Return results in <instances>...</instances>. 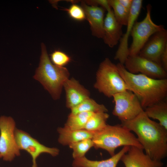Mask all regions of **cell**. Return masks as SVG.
<instances>
[{
  "label": "cell",
  "mask_w": 167,
  "mask_h": 167,
  "mask_svg": "<svg viewBox=\"0 0 167 167\" xmlns=\"http://www.w3.org/2000/svg\"><path fill=\"white\" fill-rule=\"evenodd\" d=\"M124 66L129 72L134 74L139 73L156 79H165L166 71L159 64L139 56H129Z\"/></svg>",
  "instance_id": "10"
},
{
  "label": "cell",
  "mask_w": 167,
  "mask_h": 167,
  "mask_svg": "<svg viewBox=\"0 0 167 167\" xmlns=\"http://www.w3.org/2000/svg\"><path fill=\"white\" fill-rule=\"evenodd\" d=\"M69 16L77 21H83L86 19L85 14L82 7L75 3L72 4L68 8H65Z\"/></svg>",
  "instance_id": "26"
},
{
  "label": "cell",
  "mask_w": 167,
  "mask_h": 167,
  "mask_svg": "<svg viewBox=\"0 0 167 167\" xmlns=\"http://www.w3.org/2000/svg\"><path fill=\"white\" fill-rule=\"evenodd\" d=\"M66 106L71 109L85 100L90 98L89 91L74 78L68 79L64 82Z\"/></svg>",
  "instance_id": "15"
},
{
  "label": "cell",
  "mask_w": 167,
  "mask_h": 167,
  "mask_svg": "<svg viewBox=\"0 0 167 167\" xmlns=\"http://www.w3.org/2000/svg\"><path fill=\"white\" fill-rule=\"evenodd\" d=\"M81 6L89 23L92 35L98 38H103L105 10L99 6L88 5L85 1L81 2Z\"/></svg>",
  "instance_id": "14"
},
{
  "label": "cell",
  "mask_w": 167,
  "mask_h": 167,
  "mask_svg": "<svg viewBox=\"0 0 167 167\" xmlns=\"http://www.w3.org/2000/svg\"><path fill=\"white\" fill-rule=\"evenodd\" d=\"M41 48L39 66L33 78L40 82L54 99L57 100L60 97L63 84L69 79L70 73L66 68L56 66L52 63L43 43Z\"/></svg>",
  "instance_id": "3"
},
{
  "label": "cell",
  "mask_w": 167,
  "mask_h": 167,
  "mask_svg": "<svg viewBox=\"0 0 167 167\" xmlns=\"http://www.w3.org/2000/svg\"><path fill=\"white\" fill-rule=\"evenodd\" d=\"M160 61L162 66L166 71L167 70V45L165 47L161 54Z\"/></svg>",
  "instance_id": "27"
},
{
  "label": "cell",
  "mask_w": 167,
  "mask_h": 167,
  "mask_svg": "<svg viewBox=\"0 0 167 167\" xmlns=\"http://www.w3.org/2000/svg\"><path fill=\"white\" fill-rule=\"evenodd\" d=\"M143 149L136 147L130 146L127 152L121 158L125 167H162L161 161L151 158L143 152Z\"/></svg>",
  "instance_id": "13"
},
{
  "label": "cell",
  "mask_w": 167,
  "mask_h": 167,
  "mask_svg": "<svg viewBox=\"0 0 167 167\" xmlns=\"http://www.w3.org/2000/svg\"><path fill=\"white\" fill-rule=\"evenodd\" d=\"M144 110L150 118L156 119L167 130V103L163 101L145 108Z\"/></svg>",
  "instance_id": "19"
},
{
  "label": "cell",
  "mask_w": 167,
  "mask_h": 167,
  "mask_svg": "<svg viewBox=\"0 0 167 167\" xmlns=\"http://www.w3.org/2000/svg\"><path fill=\"white\" fill-rule=\"evenodd\" d=\"M118 1L126 9L130 11L133 0H118Z\"/></svg>",
  "instance_id": "28"
},
{
  "label": "cell",
  "mask_w": 167,
  "mask_h": 167,
  "mask_svg": "<svg viewBox=\"0 0 167 167\" xmlns=\"http://www.w3.org/2000/svg\"><path fill=\"white\" fill-rule=\"evenodd\" d=\"M57 131L59 134L58 141L64 146L86 139H92L95 133L85 129L72 130L64 126L58 128Z\"/></svg>",
  "instance_id": "18"
},
{
  "label": "cell",
  "mask_w": 167,
  "mask_h": 167,
  "mask_svg": "<svg viewBox=\"0 0 167 167\" xmlns=\"http://www.w3.org/2000/svg\"><path fill=\"white\" fill-rule=\"evenodd\" d=\"M116 65L129 90L136 96L143 109L163 101L166 96V79H156L141 74H132L124 64L119 62Z\"/></svg>",
  "instance_id": "2"
},
{
  "label": "cell",
  "mask_w": 167,
  "mask_h": 167,
  "mask_svg": "<svg viewBox=\"0 0 167 167\" xmlns=\"http://www.w3.org/2000/svg\"><path fill=\"white\" fill-rule=\"evenodd\" d=\"M165 167H167V166H165Z\"/></svg>",
  "instance_id": "30"
},
{
  "label": "cell",
  "mask_w": 167,
  "mask_h": 167,
  "mask_svg": "<svg viewBox=\"0 0 167 167\" xmlns=\"http://www.w3.org/2000/svg\"><path fill=\"white\" fill-rule=\"evenodd\" d=\"M109 117V115L105 112L94 113L88 119L84 129L94 132L99 131L106 126Z\"/></svg>",
  "instance_id": "20"
},
{
  "label": "cell",
  "mask_w": 167,
  "mask_h": 167,
  "mask_svg": "<svg viewBox=\"0 0 167 167\" xmlns=\"http://www.w3.org/2000/svg\"><path fill=\"white\" fill-rule=\"evenodd\" d=\"M143 1L133 0L131 8L126 33L120 40V44L114 59L124 64L129 55L128 40L134 24L138 17L142 7Z\"/></svg>",
  "instance_id": "12"
},
{
  "label": "cell",
  "mask_w": 167,
  "mask_h": 167,
  "mask_svg": "<svg viewBox=\"0 0 167 167\" xmlns=\"http://www.w3.org/2000/svg\"><path fill=\"white\" fill-rule=\"evenodd\" d=\"M15 122L11 117H0V155L6 161H11L20 155L15 137Z\"/></svg>",
  "instance_id": "7"
},
{
  "label": "cell",
  "mask_w": 167,
  "mask_h": 167,
  "mask_svg": "<svg viewBox=\"0 0 167 167\" xmlns=\"http://www.w3.org/2000/svg\"><path fill=\"white\" fill-rule=\"evenodd\" d=\"M71 109V112L70 114H72L83 112L95 113L108 111L107 109L104 105L98 104L90 98L85 100Z\"/></svg>",
  "instance_id": "21"
},
{
  "label": "cell",
  "mask_w": 167,
  "mask_h": 167,
  "mask_svg": "<svg viewBox=\"0 0 167 167\" xmlns=\"http://www.w3.org/2000/svg\"><path fill=\"white\" fill-rule=\"evenodd\" d=\"M50 56L52 63L58 66L64 67L71 61V58L67 54L59 50L54 51Z\"/></svg>",
  "instance_id": "25"
},
{
  "label": "cell",
  "mask_w": 167,
  "mask_h": 167,
  "mask_svg": "<svg viewBox=\"0 0 167 167\" xmlns=\"http://www.w3.org/2000/svg\"><path fill=\"white\" fill-rule=\"evenodd\" d=\"M107 11V13L104 20L103 39L106 44L113 48L118 44L123 35L122 26L116 20L111 8Z\"/></svg>",
  "instance_id": "16"
},
{
  "label": "cell",
  "mask_w": 167,
  "mask_h": 167,
  "mask_svg": "<svg viewBox=\"0 0 167 167\" xmlns=\"http://www.w3.org/2000/svg\"><path fill=\"white\" fill-rule=\"evenodd\" d=\"M114 17L118 23L122 26H126L128 20L130 11L126 9L118 0H108Z\"/></svg>",
  "instance_id": "23"
},
{
  "label": "cell",
  "mask_w": 167,
  "mask_h": 167,
  "mask_svg": "<svg viewBox=\"0 0 167 167\" xmlns=\"http://www.w3.org/2000/svg\"><path fill=\"white\" fill-rule=\"evenodd\" d=\"M121 125L135 133L145 153L152 159L161 161L167 156V130L152 120L143 110L133 119Z\"/></svg>",
  "instance_id": "1"
},
{
  "label": "cell",
  "mask_w": 167,
  "mask_h": 167,
  "mask_svg": "<svg viewBox=\"0 0 167 167\" xmlns=\"http://www.w3.org/2000/svg\"><path fill=\"white\" fill-rule=\"evenodd\" d=\"M0 158H1V156H0Z\"/></svg>",
  "instance_id": "29"
},
{
  "label": "cell",
  "mask_w": 167,
  "mask_h": 167,
  "mask_svg": "<svg viewBox=\"0 0 167 167\" xmlns=\"http://www.w3.org/2000/svg\"><path fill=\"white\" fill-rule=\"evenodd\" d=\"M130 146H124L118 153L107 159L92 161L85 156L75 159L72 163L73 167H116L123 155L128 151Z\"/></svg>",
  "instance_id": "17"
},
{
  "label": "cell",
  "mask_w": 167,
  "mask_h": 167,
  "mask_svg": "<svg viewBox=\"0 0 167 167\" xmlns=\"http://www.w3.org/2000/svg\"><path fill=\"white\" fill-rule=\"evenodd\" d=\"M94 87L108 97L126 90H129L126 83L120 75L117 65L108 58L100 64L96 73Z\"/></svg>",
  "instance_id": "5"
},
{
  "label": "cell",
  "mask_w": 167,
  "mask_h": 167,
  "mask_svg": "<svg viewBox=\"0 0 167 167\" xmlns=\"http://www.w3.org/2000/svg\"><path fill=\"white\" fill-rule=\"evenodd\" d=\"M69 147L73 150L72 156L74 159L85 156L89 149L93 147L92 139H88L70 144Z\"/></svg>",
  "instance_id": "24"
},
{
  "label": "cell",
  "mask_w": 167,
  "mask_h": 167,
  "mask_svg": "<svg viewBox=\"0 0 167 167\" xmlns=\"http://www.w3.org/2000/svg\"><path fill=\"white\" fill-rule=\"evenodd\" d=\"M15 134L19 149L27 151L31 156L32 167H37L36 159L41 154L47 153L54 156L59 153V150L57 148H49L41 144L24 131L16 128Z\"/></svg>",
  "instance_id": "9"
},
{
  "label": "cell",
  "mask_w": 167,
  "mask_h": 167,
  "mask_svg": "<svg viewBox=\"0 0 167 167\" xmlns=\"http://www.w3.org/2000/svg\"><path fill=\"white\" fill-rule=\"evenodd\" d=\"M146 16L141 21L135 23L130 35L132 41L129 48V56L138 55L139 52L149 38L155 33L165 29L164 26L157 25L152 21L151 16L152 6H146Z\"/></svg>",
  "instance_id": "6"
},
{
  "label": "cell",
  "mask_w": 167,
  "mask_h": 167,
  "mask_svg": "<svg viewBox=\"0 0 167 167\" xmlns=\"http://www.w3.org/2000/svg\"><path fill=\"white\" fill-rule=\"evenodd\" d=\"M92 140L95 149L105 150L111 156L115 155V150L121 146H134L143 149L137 138L121 124H107L102 130L95 132Z\"/></svg>",
  "instance_id": "4"
},
{
  "label": "cell",
  "mask_w": 167,
  "mask_h": 167,
  "mask_svg": "<svg viewBox=\"0 0 167 167\" xmlns=\"http://www.w3.org/2000/svg\"><path fill=\"white\" fill-rule=\"evenodd\" d=\"M167 45V31L165 29L153 34L143 47L138 55L161 65V55Z\"/></svg>",
  "instance_id": "11"
},
{
  "label": "cell",
  "mask_w": 167,
  "mask_h": 167,
  "mask_svg": "<svg viewBox=\"0 0 167 167\" xmlns=\"http://www.w3.org/2000/svg\"><path fill=\"white\" fill-rule=\"evenodd\" d=\"M93 113L83 112L75 114H70L64 127L72 130L84 129L88 119Z\"/></svg>",
  "instance_id": "22"
},
{
  "label": "cell",
  "mask_w": 167,
  "mask_h": 167,
  "mask_svg": "<svg viewBox=\"0 0 167 167\" xmlns=\"http://www.w3.org/2000/svg\"><path fill=\"white\" fill-rule=\"evenodd\" d=\"M113 97L115 106L112 113L121 122L133 119L144 110L138 98L130 91L118 93Z\"/></svg>",
  "instance_id": "8"
}]
</instances>
